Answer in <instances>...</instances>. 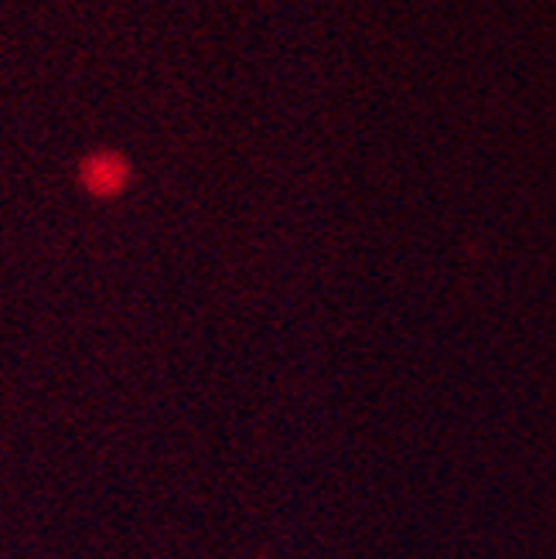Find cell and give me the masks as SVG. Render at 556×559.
Instances as JSON below:
<instances>
[{
	"label": "cell",
	"mask_w": 556,
	"mask_h": 559,
	"mask_svg": "<svg viewBox=\"0 0 556 559\" xmlns=\"http://www.w3.org/2000/svg\"><path fill=\"white\" fill-rule=\"evenodd\" d=\"M109 167H117V157H96L90 167H86V185L96 191V194H109V191H117L120 181L117 178H109V175H123V167L120 171H109Z\"/></svg>",
	"instance_id": "6da1fadb"
}]
</instances>
